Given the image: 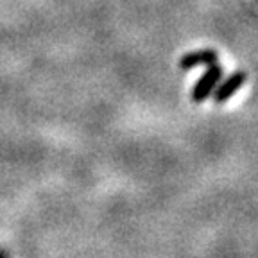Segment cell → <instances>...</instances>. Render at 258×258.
Masks as SVG:
<instances>
[{
    "label": "cell",
    "instance_id": "cell-1",
    "mask_svg": "<svg viewBox=\"0 0 258 258\" xmlns=\"http://www.w3.org/2000/svg\"><path fill=\"white\" fill-rule=\"evenodd\" d=\"M221 77H222V69H221V67H219V64H215V63L210 64V69L203 74L201 79L196 83V86H194V92H192L194 101L203 102L206 97L212 95V93H214V90H215V86L219 85Z\"/></svg>",
    "mask_w": 258,
    "mask_h": 258
},
{
    "label": "cell",
    "instance_id": "cell-2",
    "mask_svg": "<svg viewBox=\"0 0 258 258\" xmlns=\"http://www.w3.org/2000/svg\"><path fill=\"white\" fill-rule=\"evenodd\" d=\"M244 83H246V74H242V72L231 74L221 86H215V88H217V90H214L215 102H226L230 97H233L235 93L240 90V86L244 85Z\"/></svg>",
    "mask_w": 258,
    "mask_h": 258
},
{
    "label": "cell",
    "instance_id": "cell-3",
    "mask_svg": "<svg viewBox=\"0 0 258 258\" xmlns=\"http://www.w3.org/2000/svg\"><path fill=\"white\" fill-rule=\"evenodd\" d=\"M215 61H217V54L212 52V50H201V52H194L183 57L181 69L190 70L194 67H199V64H212Z\"/></svg>",
    "mask_w": 258,
    "mask_h": 258
},
{
    "label": "cell",
    "instance_id": "cell-4",
    "mask_svg": "<svg viewBox=\"0 0 258 258\" xmlns=\"http://www.w3.org/2000/svg\"><path fill=\"white\" fill-rule=\"evenodd\" d=\"M0 258H6V254H4V253H2V251H0Z\"/></svg>",
    "mask_w": 258,
    "mask_h": 258
}]
</instances>
